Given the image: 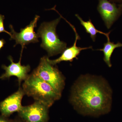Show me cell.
I'll list each match as a JSON object with an SVG mask.
<instances>
[{
	"label": "cell",
	"instance_id": "obj_6",
	"mask_svg": "<svg viewBox=\"0 0 122 122\" xmlns=\"http://www.w3.org/2000/svg\"><path fill=\"white\" fill-rule=\"evenodd\" d=\"M49 107L38 101L22 106L18 115L24 122H47L49 119Z\"/></svg>",
	"mask_w": 122,
	"mask_h": 122
},
{
	"label": "cell",
	"instance_id": "obj_15",
	"mask_svg": "<svg viewBox=\"0 0 122 122\" xmlns=\"http://www.w3.org/2000/svg\"><path fill=\"white\" fill-rule=\"evenodd\" d=\"M5 43L6 42L4 39H0V50L4 47Z\"/></svg>",
	"mask_w": 122,
	"mask_h": 122
},
{
	"label": "cell",
	"instance_id": "obj_2",
	"mask_svg": "<svg viewBox=\"0 0 122 122\" xmlns=\"http://www.w3.org/2000/svg\"><path fill=\"white\" fill-rule=\"evenodd\" d=\"M22 88L25 95L32 97L49 108L61 96L49 83L32 73L24 81Z\"/></svg>",
	"mask_w": 122,
	"mask_h": 122
},
{
	"label": "cell",
	"instance_id": "obj_9",
	"mask_svg": "<svg viewBox=\"0 0 122 122\" xmlns=\"http://www.w3.org/2000/svg\"><path fill=\"white\" fill-rule=\"evenodd\" d=\"M67 23L70 25L71 27L73 29L75 34V39L74 43L73 45L71 47L66 48L63 52L62 53L61 56L58 58L54 60H50L49 59V57L48 58V61L53 65L55 66L58 63H60L62 61L72 62L75 58L77 59L78 56L80 54L81 51L87 49H92V46L81 48L78 47L76 45L77 41L78 40L81 39V38L77 32L76 28L74 25H72L70 22L68 21L66 19H65Z\"/></svg>",
	"mask_w": 122,
	"mask_h": 122
},
{
	"label": "cell",
	"instance_id": "obj_3",
	"mask_svg": "<svg viewBox=\"0 0 122 122\" xmlns=\"http://www.w3.org/2000/svg\"><path fill=\"white\" fill-rule=\"evenodd\" d=\"M61 18L60 16L52 21L43 22L37 30L38 36L42 40L41 46L47 51L48 57L62 53L67 47V44L61 41L56 32Z\"/></svg>",
	"mask_w": 122,
	"mask_h": 122
},
{
	"label": "cell",
	"instance_id": "obj_17",
	"mask_svg": "<svg viewBox=\"0 0 122 122\" xmlns=\"http://www.w3.org/2000/svg\"><path fill=\"white\" fill-rule=\"evenodd\" d=\"M119 6H120V7H121V8H122V4L120 5H119Z\"/></svg>",
	"mask_w": 122,
	"mask_h": 122
},
{
	"label": "cell",
	"instance_id": "obj_14",
	"mask_svg": "<svg viewBox=\"0 0 122 122\" xmlns=\"http://www.w3.org/2000/svg\"><path fill=\"white\" fill-rule=\"evenodd\" d=\"M0 122H13L9 119L8 117H4L2 115H0Z\"/></svg>",
	"mask_w": 122,
	"mask_h": 122
},
{
	"label": "cell",
	"instance_id": "obj_11",
	"mask_svg": "<svg viewBox=\"0 0 122 122\" xmlns=\"http://www.w3.org/2000/svg\"><path fill=\"white\" fill-rule=\"evenodd\" d=\"M107 42L103 45L102 49H98L96 50L102 51L104 54L103 60L109 67H111L112 64L111 61V58L114 50L116 48L122 47V44L118 42L117 44L111 42L110 41V38H107Z\"/></svg>",
	"mask_w": 122,
	"mask_h": 122
},
{
	"label": "cell",
	"instance_id": "obj_7",
	"mask_svg": "<svg viewBox=\"0 0 122 122\" xmlns=\"http://www.w3.org/2000/svg\"><path fill=\"white\" fill-rule=\"evenodd\" d=\"M22 53L21 52L20 61L17 63H15L12 57L9 56L8 59L11 62V64L8 66L2 65L1 67L5 71L4 73L0 76V79L4 80L9 79L12 76H15L18 79V84L20 86L23 81H25L28 77V73L30 71V67L29 65H22L21 63Z\"/></svg>",
	"mask_w": 122,
	"mask_h": 122
},
{
	"label": "cell",
	"instance_id": "obj_16",
	"mask_svg": "<svg viewBox=\"0 0 122 122\" xmlns=\"http://www.w3.org/2000/svg\"><path fill=\"white\" fill-rule=\"evenodd\" d=\"M13 122H24V121L22 122V121H21V120H18V119H16V120H15L14 121H13Z\"/></svg>",
	"mask_w": 122,
	"mask_h": 122
},
{
	"label": "cell",
	"instance_id": "obj_10",
	"mask_svg": "<svg viewBox=\"0 0 122 122\" xmlns=\"http://www.w3.org/2000/svg\"><path fill=\"white\" fill-rule=\"evenodd\" d=\"M97 10L108 29L111 27L120 13V10L115 5L107 0H99Z\"/></svg>",
	"mask_w": 122,
	"mask_h": 122
},
{
	"label": "cell",
	"instance_id": "obj_8",
	"mask_svg": "<svg viewBox=\"0 0 122 122\" xmlns=\"http://www.w3.org/2000/svg\"><path fill=\"white\" fill-rule=\"evenodd\" d=\"M25 95L22 87L20 86L17 91L0 102L1 115L8 118L14 113L19 112L23 106L21 102Z\"/></svg>",
	"mask_w": 122,
	"mask_h": 122
},
{
	"label": "cell",
	"instance_id": "obj_1",
	"mask_svg": "<svg viewBox=\"0 0 122 122\" xmlns=\"http://www.w3.org/2000/svg\"><path fill=\"white\" fill-rule=\"evenodd\" d=\"M111 99L109 88L103 80L85 76L73 86L70 100L81 114L96 117L109 112Z\"/></svg>",
	"mask_w": 122,
	"mask_h": 122
},
{
	"label": "cell",
	"instance_id": "obj_12",
	"mask_svg": "<svg viewBox=\"0 0 122 122\" xmlns=\"http://www.w3.org/2000/svg\"><path fill=\"white\" fill-rule=\"evenodd\" d=\"M75 16L79 20L81 25L85 29L86 32L89 34L90 35L93 41L94 42L95 41L97 33L103 34L106 36L107 38L109 37V35L110 33V31L109 33H106L98 30L96 28L95 26L92 22L90 19L87 21H85L78 14H76Z\"/></svg>",
	"mask_w": 122,
	"mask_h": 122
},
{
	"label": "cell",
	"instance_id": "obj_5",
	"mask_svg": "<svg viewBox=\"0 0 122 122\" xmlns=\"http://www.w3.org/2000/svg\"><path fill=\"white\" fill-rule=\"evenodd\" d=\"M40 17L38 15H36L30 24L24 28L21 29L20 32L19 33L15 32L12 25H9L12 34L10 40H15L16 44L14 46L18 44L21 45L22 47L21 51L22 52L26 45L39 42V36L37 33H36L34 31V29L36 27L37 21Z\"/></svg>",
	"mask_w": 122,
	"mask_h": 122
},
{
	"label": "cell",
	"instance_id": "obj_13",
	"mask_svg": "<svg viewBox=\"0 0 122 122\" xmlns=\"http://www.w3.org/2000/svg\"><path fill=\"white\" fill-rule=\"evenodd\" d=\"M5 19V17L4 15L0 14V33L5 32L8 34L10 37L12 34L11 32H8L5 29L4 25V20Z\"/></svg>",
	"mask_w": 122,
	"mask_h": 122
},
{
	"label": "cell",
	"instance_id": "obj_4",
	"mask_svg": "<svg viewBox=\"0 0 122 122\" xmlns=\"http://www.w3.org/2000/svg\"><path fill=\"white\" fill-rule=\"evenodd\" d=\"M48 57L47 56L42 57L39 65L32 73L49 83L61 95L65 84V77L56 66L48 61Z\"/></svg>",
	"mask_w": 122,
	"mask_h": 122
}]
</instances>
